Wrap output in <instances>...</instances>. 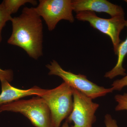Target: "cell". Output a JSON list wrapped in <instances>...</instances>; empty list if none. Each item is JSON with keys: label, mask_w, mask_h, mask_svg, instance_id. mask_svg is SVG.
Returning a JSON list of instances; mask_svg holds the SVG:
<instances>
[{"label": "cell", "mask_w": 127, "mask_h": 127, "mask_svg": "<svg viewBox=\"0 0 127 127\" xmlns=\"http://www.w3.org/2000/svg\"><path fill=\"white\" fill-rule=\"evenodd\" d=\"M5 111L22 114L36 127H53L49 107L39 96L29 100H16L0 106V113Z\"/></svg>", "instance_id": "7a4b0ae2"}, {"label": "cell", "mask_w": 127, "mask_h": 127, "mask_svg": "<svg viewBox=\"0 0 127 127\" xmlns=\"http://www.w3.org/2000/svg\"><path fill=\"white\" fill-rule=\"evenodd\" d=\"M35 9L43 18L50 31L54 30L61 20L71 23L75 21L71 0H40L39 4Z\"/></svg>", "instance_id": "8992f818"}, {"label": "cell", "mask_w": 127, "mask_h": 127, "mask_svg": "<svg viewBox=\"0 0 127 127\" xmlns=\"http://www.w3.org/2000/svg\"><path fill=\"white\" fill-rule=\"evenodd\" d=\"M73 108L66 122L68 123L73 122V127H92L96 120L95 114L99 104L78 90L73 88Z\"/></svg>", "instance_id": "52a82bcc"}, {"label": "cell", "mask_w": 127, "mask_h": 127, "mask_svg": "<svg viewBox=\"0 0 127 127\" xmlns=\"http://www.w3.org/2000/svg\"><path fill=\"white\" fill-rule=\"evenodd\" d=\"M76 18L79 21L88 22L94 28L108 36L112 42L114 53L117 55L119 45L121 42L120 34L127 23L124 15L105 19L98 17L93 12L84 11L77 13Z\"/></svg>", "instance_id": "5b68a950"}, {"label": "cell", "mask_w": 127, "mask_h": 127, "mask_svg": "<svg viewBox=\"0 0 127 127\" xmlns=\"http://www.w3.org/2000/svg\"><path fill=\"white\" fill-rule=\"evenodd\" d=\"M73 88L64 82L56 88L46 90L40 96L49 107L53 127H59L73 108Z\"/></svg>", "instance_id": "3957f363"}, {"label": "cell", "mask_w": 127, "mask_h": 127, "mask_svg": "<svg viewBox=\"0 0 127 127\" xmlns=\"http://www.w3.org/2000/svg\"><path fill=\"white\" fill-rule=\"evenodd\" d=\"M104 122L106 127H119L117 121L113 119L110 114H107L105 115Z\"/></svg>", "instance_id": "2e32d148"}, {"label": "cell", "mask_w": 127, "mask_h": 127, "mask_svg": "<svg viewBox=\"0 0 127 127\" xmlns=\"http://www.w3.org/2000/svg\"><path fill=\"white\" fill-rule=\"evenodd\" d=\"M126 26L127 27V20ZM127 55V36L125 41L120 42L118 49L117 62L116 66L111 71L106 73L104 77L112 79L119 75L125 76V69L123 67L124 60Z\"/></svg>", "instance_id": "30bf717a"}, {"label": "cell", "mask_w": 127, "mask_h": 127, "mask_svg": "<svg viewBox=\"0 0 127 127\" xmlns=\"http://www.w3.org/2000/svg\"><path fill=\"white\" fill-rule=\"evenodd\" d=\"M49 70L48 75L61 78L70 86L78 90L92 99L105 96L113 92L112 88L99 86L89 80L85 75L74 74L64 70L55 60L46 66Z\"/></svg>", "instance_id": "277c9868"}, {"label": "cell", "mask_w": 127, "mask_h": 127, "mask_svg": "<svg viewBox=\"0 0 127 127\" xmlns=\"http://www.w3.org/2000/svg\"><path fill=\"white\" fill-rule=\"evenodd\" d=\"M12 18L11 15L7 11L2 2L0 4V43L2 41L1 32L2 29L5 26L6 22L9 21H11Z\"/></svg>", "instance_id": "7c38bea8"}, {"label": "cell", "mask_w": 127, "mask_h": 127, "mask_svg": "<svg viewBox=\"0 0 127 127\" xmlns=\"http://www.w3.org/2000/svg\"><path fill=\"white\" fill-rule=\"evenodd\" d=\"M112 86L113 91H121L124 87L127 86V75L122 79L114 81Z\"/></svg>", "instance_id": "9a60e30c"}, {"label": "cell", "mask_w": 127, "mask_h": 127, "mask_svg": "<svg viewBox=\"0 0 127 127\" xmlns=\"http://www.w3.org/2000/svg\"><path fill=\"white\" fill-rule=\"evenodd\" d=\"M1 82V92L0 94V106L27 96L36 95L40 96L46 90L37 86L28 89H22L12 86L7 81H2Z\"/></svg>", "instance_id": "9c48e42d"}, {"label": "cell", "mask_w": 127, "mask_h": 127, "mask_svg": "<svg viewBox=\"0 0 127 127\" xmlns=\"http://www.w3.org/2000/svg\"><path fill=\"white\" fill-rule=\"evenodd\" d=\"M14 73L11 69L2 70L0 68V81H6L9 83L13 79Z\"/></svg>", "instance_id": "5bb4252c"}, {"label": "cell", "mask_w": 127, "mask_h": 127, "mask_svg": "<svg viewBox=\"0 0 127 127\" xmlns=\"http://www.w3.org/2000/svg\"><path fill=\"white\" fill-rule=\"evenodd\" d=\"M2 2L11 15L16 13L20 7L26 3L29 2L34 5L37 4V1L34 0H4Z\"/></svg>", "instance_id": "8fae6325"}, {"label": "cell", "mask_w": 127, "mask_h": 127, "mask_svg": "<svg viewBox=\"0 0 127 127\" xmlns=\"http://www.w3.org/2000/svg\"><path fill=\"white\" fill-rule=\"evenodd\" d=\"M114 98L118 103L115 108L116 111L127 110V93H124L123 95H116Z\"/></svg>", "instance_id": "4fadbf2b"}, {"label": "cell", "mask_w": 127, "mask_h": 127, "mask_svg": "<svg viewBox=\"0 0 127 127\" xmlns=\"http://www.w3.org/2000/svg\"><path fill=\"white\" fill-rule=\"evenodd\" d=\"M71 5L73 11L76 13L84 11L104 12L112 17L125 14L122 7L106 0H73Z\"/></svg>", "instance_id": "ba28073f"}, {"label": "cell", "mask_w": 127, "mask_h": 127, "mask_svg": "<svg viewBox=\"0 0 127 127\" xmlns=\"http://www.w3.org/2000/svg\"><path fill=\"white\" fill-rule=\"evenodd\" d=\"M11 21L12 33L7 43L21 48L36 60L42 56L43 24L35 7H24L22 14Z\"/></svg>", "instance_id": "6da1fadb"}, {"label": "cell", "mask_w": 127, "mask_h": 127, "mask_svg": "<svg viewBox=\"0 0 127 127\" xmlns=\"http://www.w3.org/2000/svg\"><path fill=\"white\" fill-rule=\"evenodd\" d=\"M61 127H73V126H70L69 123L65 121V122L63 124L62 126Z\"/></svg>", "instance_id": "e0dca14e"}]
</instances>
